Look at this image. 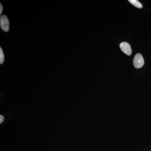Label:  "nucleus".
<instances>
[{"instance_id": "4", "label": "nucleus", "mask_w": 151, "mask_h": 151, "mask_svg": "<svg viewBox=\"0 0 151 151\" xmlns=\"http://www.w3.org/2000/svg\"><path fill=\"white\" fill-rule=\"evenodd\" d=\"M129 1L131 4H132L133 6L138 8L141 9L143 7L142 4L137 0H129Z\"/></svg>"}, {"instance_id": "7", "label": "nucleus", "mask_w": 151, "mask_h": 151, "mask_svg": "<svg viewBox=\"0 0 151 151\" xmlns=\"http://www.w3.org/2000/svg\"><path fill=\"white\" fill-rule=\"evenodd\" d=\"M3 6L1 3V5H0V14H1L3 12Z\"/></svg>"}, {"instance_id": "3", "label": "nucleus", "mask_w": 151, "mask_h": 151, "mask_svg": "<svg viewBox=\"0 0 151 151\" xmlns=\"http://www.w3.org/2000/svg\"><path fill=\"white\" fill-rule=\"evenodd\" d=\"M120 47L122 51L128 55L132 54V50L129 44L127 42H122L120 44Z\"/></svg>"}, {"instance_id": "6", "label": "nucleus", "mask_w": 151, "mask_h": 151, "mask_svg": "<svg viewBox=\"0 0 151 151\" xmlns=\"http://www.w3.org/2000/svg\"><path fill=\"white\" fill-rule=\"evenodd\" d=\"M4 116H2V115H1V116H0V123H1H1L4 122Z\"/></svg>"}, {"instance_id": "5", "label": "nucleus", "mask_w": 151, "mask_h": 151, "mask_svg": "<svg viewBox=\"0 0 151 151\" xmlns=\"http://www.w3.org/2000/svg\"><path fill=\"white\" fill-rule=\"evenodd\" d=\"M4 52L1 47L0 48V63L2 64L3 63L4 61Z\"/></svg>"}, {"instance_id": "2", "label": "nucleus", "mask_w": 151, "mask_h": 151, "mask_svg": "<svg viewBox=\"0 0 151 151\" xmlns=\"http://www.w3.org/2000/svg\"><path fill=\"white\" fill-rule=\"evenodd\" d=\"M1 29L5 32H7L9 29V22L6 16L4 15L1 17Z\"/></svg>"}, {"instance_id": "1", "label": "nucleus", "mask_w": 151, "mask_h": 151, "mask_svg": "<svg viewBox=\"0 0 151 151\" xmlns=\"http://www.w3.org/2000/svg\"><path fill=\"white\" fill-rule=\"evenodd\" d=\"M145 63L144 58L140 53L136 54L133 60V64L136 68H140L142 67Z\"/></svg>"}]
</instances>
